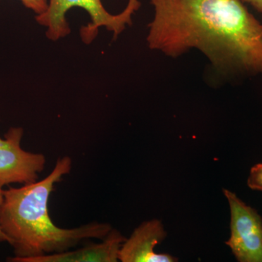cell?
I'll return each mask as SVG.
<instances>
[{
    "mask_svg": "<svg viewBox=\"0 0 262 262\" xmlns=\"http://www.w3.org/2000/svg\"><path fill=\"white\" fill-rule=\"evenodd\" d=\"M24 129L10 127L5 139L0 138V186L37 182L46 166L44 155L25 151L20 146Z\"/></svg>",
    "mask_w": 262,
    "mask_h": 262,
    "instance_id": "cell-5",
    "label": "cell"
},
{
    "mask_svg": "<svg viewBox=\"0 0 262 262\" xmlns=\"http://www.w3.org/2000/svg\"><path fill=\"white\" fill-rule=\"evenodd\" d=\"M125 238L119 231L112 229L100 244L88 245L75 251H67L33 258L29 262H117Z\"/></svg>",
    "mask_w": 262,
    "mask_h": 262,
    "instance_id": "cell-7",
    "label": "cell"
},
{
    "mask_svg": "<svg viewBox=\"0 0 262 262\" xmlns=\"http://www.w3.org/2000/svg\"><path fill=\"white\" fill-rule=\"evenodd\" d=\"M241 1L251 5L255 10L262 13V0H241Z\"/></svg>",
    "mask_w": 262,
    "mask_h": 262,
    "instance_id": "cell-10",
    "label": "cell"
},
{
    "mask_svg": "<svg viewBox=\"0 0 262 262\" xmlns=\"http://www.w3.org/2000/svg\"><path fill=\"white\" fill-rule=\"evenodd\" d=\"M139 0H128L122 13L113 15L108 13L101 0H48L47 9L36 15V20L46 29V37L52 41L59 40L70 34L67 13L73 8H82L89 13L91 22L80 29V37L85 44H90L97 37L98 30L105 27L113 32L115 39L121 34L127 25L132 24V15L140 8Z\"/></svg>",
    "mask_w": 262,
    "mask_h": 262,
    "instance_id": "cell-3",
    "label": "cell"
},
{
    "mask_svg": "<svg viewBox=\"0 0 262 262\" xmlns=\"http://www.w3.org/2000/svg\"><path fill=\"white\" fill-rule=\"evenodd\" d=\"M3 190H4V189H3V187L0 186V206H1L2 203H3V198H4V196H3ZM2 242H7V237L4 233L2 232L1 228H0V243Z\"/></svg>",
    "mask_w": 262,
    "mask_h": 262,
    "instance_id": "cell-11",
    "label": "cell"
},
{
    "mask_svg": "<svg viewBox=\"0 0 262 262\" xmlns=\"http://www.w3.org/2000/svg\"><path fill=\"white\" fill-rule=\"evenodd\" d=\"M148 46L177 58L192 49L221 74L262 75V24L241 0H149Z\"/></svg>",
    "mask_w": 262,
    "mask_h": 262,
    "instance_id": "cell-1",
    "label": "cell"
},
{
    "mask_svg": "<svg viewBox=\"0 0 262 262\" xmlns=\"http://www.w3.org/2000/svg\"><path fill=\"white\" fill-rule=\"evenodd\" d=\"M25 8L32 10L36 15L42 14L47 9L48 0H19Z\"/></svg>",
    "mask_w": 262,
    "mask_h": 262,
    "instance_id": "cell-9",
    "label": "cell"
},
{
    "mask_svg": "<svg viewBox=\"0 0 262 262\" xmlns=\"http://www.w3.org/2000/svg\"><path fill=\"white\" fill-rule=\"evenodd\" d=\"M247 184L252 190L262 192V163L255 165L251 169Z\"/></svg>",
    "mask_w": 262,
    "mask_h": 262,
    "instance_id": "cell-8",
    "label": "cell"
},
{
    "mask_svg": "<svg viewBox=\"0 0 262 262\" xmlns=\"http://www.w3.org/2000/svg\"><path fill=\"white\" fill-rule=\"evenodd\" d=\"M166 236V231L160 220L144 222L122 244L119 260L122 262L178 261V258L171 255L154 251L155 246L161 244Z\"/></svg>",
    "mask_w": 262,
    "mask_h": 262,
    "instance_id": "cell-6",
    "label": "cell"
},
{
    "mask_svg": "<svg viewBox=\"0 0 262 262\" xmlns=\"http://www.w3.org/2000/svg\"><path fill=\"white\" fill-rule=\"evenodd\" d=\"M230 208V237L226 242L237 261L262 262V218L237 194L224 189Z\"/></svg>",
    "mask_w": 262,
    "mask_h": 262,
    "instance_id": "cell-4",
    "label": "cell"
},
{
    "mask_svg": "<svg viewBox=\"0 0 262 262\" xmlns=\"http://www.w3.org/2000/svg\"><path fill=\"white\" fill-rule=\"evenodd\" d=\"M72 161L63 157L51 173L39 182L3 190L0 206V228L13 248L8 261L29 262L33 258L61 253L89 239L103 241L112 226L92 222L73 229L57 227L50 217L48 201L55 184L70 173Z\"/></svg>",
    "mask_w": 262,
    "mask_h": 262,
    "instance_id": "cell-2",
    "label": "cell"
}]
</instances>
